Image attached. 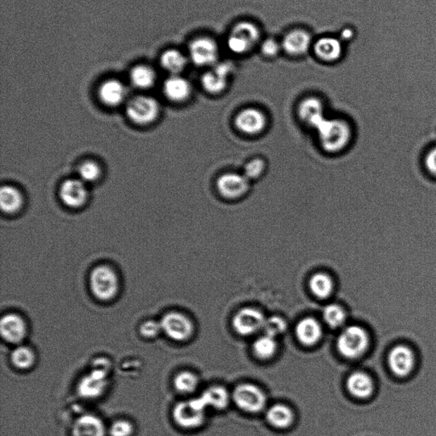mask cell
Returning <instances> with one entry per match:
<instances>
[{
	"mask_svg": "<svg viewBox=\"0 0 436 436\" xmlns=\"http://www.w3.org/2000/svg\"><path fill=\"white\" fill-rule=\"evenodd\" d=\"M316 130L322 148L328 153L341 152L352 139V129L344 120L325 118Z\"/></svg>",
	"mask_w": 436,
	"mask_h": 436,
	"instance_id": "obj_1",
	"label": "cell"
},
{
	"mask_svg": "<svg viewBox=\"0 0 436 436\" xmlns=\"http://www.w3.org/2000/svg\"><path fill=\"white\" fill-rule=\"evenodd\" d=\"M262 42V32L256 23L240 21L231 28L226 44L235 55L244 56L254 50Z\"/></svg>",
	"mask_w": 436,
	"mask_h": 436,
	"instance_id": "obj_2",
	"label": "cell"
},
{
	"mask_svg": "<svg viewBox=\"0 0 436 436\" xmlns=\"http://www.w3.org/2000/svg\"><path fill=\"white\" fill-rule=\"evenodd\" d=\"M89 287L97 299L109 301L119 292L120 281L115 270L107 265H100L89 275Z\"/></svg>",
	"mask_w": 436,
	"mask_h": 436,
	"instance_id": "obj_3",
	"label": "cell"
},
{
	"mask_svg": "<svg viewBox=\"0 0 436 436\" xmlns=\"http://www.w3.org/2000/svg\"><path fill=\"white\" fill-rule=\"evenodd\" d=\"M369 344L368 332L359 325H350L338 337L337 346L342 356L348 359H357L363 356Z\"/></svg>",
	"mask_w": 436,
	"mask_h": 436,
	"instance_id": "obj_4",
	"label": "cell"
},
{
	"mask_svg": "<svg viewBox=\"0 0 436 436\" xmlns=\"http://www.w3.org/2000/svg\"><path fill=\"white\" fill-rule=\"evenodd\" d=\"M220 49L211 37H197L189 43V58L195 66L211 68L219 62Z\"/></svg>",
	"mask_w": 436,
	"mask_h": 436,
	"instance_id": "obj_5",
	"label": "cell"
},
{
	"mask_svg": "<svg viewBox=\"0 0 436 436\" xmlns=\"http://www.w3.org/2000/svg\"><path fill=\"white\" fill-rule=\"evenodd\" d=\"M206 407L201 397L178 403L173 409L174 421L182 429H197L205 421Z\"/></svg>",
	"mask_w": 436,
	"mask_h": 436,
	"instance_id": "obj_6",
	"label": "cell"
},
{
	"mask_svg": "<svg viewBox=\"0 0 436 436\" xmlns=\"http://www.w3.org/2000/svg\"><path fill=\"white\" fill-rule=\"evenodd\" d=\"M235 67L231 62H218L209 68L201 77L202 87L211 95H219L229 85Z\"/></svg>",
	"mask_w": 436,
	"mask_h": 436,
	"instance_id": "obj_7",
	"label": "cell"
},
{
	"mask_svg": "<svg viewBox=\"0 0 436 436\" xmlns=\"http://www.w3.org/2000/svg\"><path fill=\"white\" fill-rule=\"evenodd\" d=\"M160 106L153 97L138 96L129 101L126 107V113L134 123L145 125L156 120Z\"/></svg>",
	"mask_w": 436,
	"mask_h": 436,
	"instance_id": "obj_8",
	"label": "cell"
},
{
	"mask_svg": "<svg viewBox=\"0 0 436 436\" xmlns=\"http://www.w3.org/2000/svg\"><path fill=\"white\" fill-rule=\"evenodd\" d=\"M162 331L166 335L177 342H183L192 336V322L182 313L173 311L166 313L161 320Z\"/></svg>",
	"mask_w": 436,
	"mask_h": 436,
	"instance_id": "obj_9",
	"label": "cell"
},
{
	"mask_svg": "<svg viewBox=\"0 0 436 436\" xmlns=\"http://www.w3.org/2000/svg\"><path fill=\"white\" fill-rule=\"evenodd\" d=\"M388 365L395 377L405 378L415 368L416 354L409 345H395L389 353Z\"/></svg>",
	"mask_w": 436,
	"mask_h": 436,
	"instance_id": "obj_10",
	"label": "cell"
},
{
	"mask_svg": "<svg viewBox=\"0 0 436 436\" xmlns=\"http://www.w3.org/2000/svg\"><path fill=\"white\" fill-rule=\"evenodd\" d=\"M218 190L223 198L235 201L246 195L250 189V180L244 174L225 173L218 178Z\"/></svg>",
	"mask_w": 436,
	"mask_h": 436,
	"instance_id": "obj_11",
	"label": "cell"
},
{
	"mask_svg": "<svg viewBox=\"0 0 436 436\" xmlns=\"http://www.w3.org/2000/svg\"><path fill=\"white\" fill-rule=\"evenodd\" d=\"M313 44L311 32L303 28H296V30L289 31L281 40L282 51L293 58L306 54L313 47Z\"/></svg>",
	"mask_w": 436,
	"mask_h": 436,
	"instance_id": "obj_12",
	"label": "cell"
},
{
	"mask_svg": "<svg viewBox=\"0 0 436 436\" xmlns=\"http://www.w3.org/2000/svg\"><path fill=\"white\" fill-rule=\"evenodd\" d=\"M234 401L239 409L248 413H258L263 409L266 398L258 387L252 385H242L235 389Z\"/></svg>",
	"mask_w": 436,
	"mask_h": 436,
	"instance_id": "obj_13",
	"label": "cell"
},
{
	"mask_svg": "<svg viewBox=\"0 0 436 436\" xmlns=\"http://www.w3.org/2000/svg\"><path fill=\"white\" fill-rule=\"evenodd\" d=\"M235 125L240 132L247 135H259L266 128L267 118L259 109L247 108L236 116Z\"/></svg>",
	"mask_w": 436,
	"mask_h": 436,
	"instance_id": "obj_14",
	"label": "cell"
},
{
	"mask_svg": "<svg viewBox=\"0 0 436 436\" xmlns=\"http://www.w3.org/2000/svg\"><path fill=\"white\" fill-rule=\"evenodd\" d=\"M313 51L321 62L335 63L343 56L344 46L341 39L332 36H324L313 42Z\"/></svg>",
	"mask_w": 436,
	"mask_h": 436,
	"instance_id": "obj_15",
	"label": "cell"
},
{
	"mask_svg": "<svg viewBox=\"0 0 436 436\" xmlns=\"http://www.w3.org/2000/svg\"><path fill=\"white\" fill-rule=\"evenodd\" d=\"M0 332L4 340L12 344H21L27 334V328L23 317L16 313H8L0 322Z\"/></svg>",
	"mask_w": 436,
	"mask_h": 436,
	"instance_id": "obj_16",
	"label": "cell"
},
{
	"mask_svg": "<svg viewBox=\"0 0 436 436\" xmlns=\"http://www.w3.org/2000/svg\"><path fill=\"white\" fill-rule=\"evenodd\" d=\"M107 372L94 369L87 376L81 378L78 385L80 397L85 399H96L104 393L108 387Z\"/></svg>",
	"mask_w": 436,
	"mask_h": 436,
	"instance_id": "obj_17",
	"label": "cell"
},
{
	"mask_svg": "<svg viewBox=\"0 0 436 436\" xmlns=\"http://www.w3.org/2000/svg\"><path fill=\"white\" fill-rule=\"evenodd\" d=\"M59 193L61 201L68 207L79 208L87 201V186L80 179H68L63 182Z\"/></svg>",
	"mask_w": 436,
	"mask_h": 436,
	"instance_id": "obj_18",
	"label": "cell"
},
{
	"mask_svg": "<svg viewBox=\"0 0 436 436\" xmlns=\"http://www.w3.org/2000/svg\"><path fill=\"white\" fill-rule=\"evenodd\" d=\"M265 320L262 313L256 309H244L234 318L233 325L242 335H251L263 328Z\"/></svg>",
	"mask_w": 436,
	"mask_h": 436,
	"instance_id": "obj_19",
	"label": "cell"
},
{
	"mask_svg": "<svg viewBox=\"0 0 436 436\" xmlns=\"http://www.w3.org/2000/svg\"><path fill=\"white\" fill-rule=\"evenodd\" d=\"M297 113L305 125L315 129L325 119L324 104L317 97H307L301 101Z\"/></svg>",
	"mask_w": 436,
	"mask_h": 436,
	"instance_id": "obj_20",
	"label": "cell"
},
{
	"mask_svg": "<svg viewBox=\"0 0 436 436\" xmlns=\"http://www.w3.org/2000/svg\"><path fill=\"white\" fill-rule=\"evenodd\" d=\"M99 96L101 103L109 107H116L125 101L127 89L120 80L110 79L100 85Z\"/></svg>",
	"mask_w": 436,
	"mask_h": 436,
	"instance_id": "obj_21",
	"label": "cell"
},
{
	"mask_svg": "<svg viewBox=\"0 0 436 436\" xmlns=\"http://www.w3.org/2000/svg\"><path fill=\"white\" fill-rule=\"evenodd\" d=\"M163 92L169 100L175 103H182L189 99L192 87L189 81L180 75H170L163 85Z\"/></svg>",
	"mask_w": 436,
	"mask_h": 436,
	"instance_id": "obj_22",
	"label": "cell"
},
{
	"mask_svg": "<svg viewBox=\"0 0 436 436\" xmlns=\"http://www.w3.org/2000/svg\"><path fill=\"white\" fill-rule=\"evenodd\" d=\"M104 423L99 417L92 414L81 416L73 423V436H105Z\"/></svg>",
	"mask_w": 436,
	"mask_h": 436,
	"instance_id": "obj_23",
	"label": "cell"
},
{
	"mask_svg": "<svg viewBox=\"0 0 436 436\" xmlns=\"http://www.w3.org/2000/svg\"><path fill=\"white\" fill-rule=\"evenodd\" d=\"M347 388L353 397L358 399H368L372 397L375 385L373 378L368 373L356 372L349 377Z\"/></svg>",
	"mask_w": 436,
	"mask_h": 436,
	"instance_id": "obj_24",
	"label": "cell"
},
{
	"mask_svg": "<svg viewBox=\"0 0 436 436\" xmlns=\"http://www.w3.org/2000/svg\"><path fill=\"white\" fill-rule=\"evenodd\" d=\"M296 333L301 344L311 346L316 344L321 337V328L313 318H305L297 325Z\"/></svg>",
	"mask_w": 436,
	"mask_h": 436,
	"instance_id": "obj_25",
	"label": "cell"
},
{
	"mask_svg": "<svg viewBox=\"0 0 436 436\" xmlns=\"http://www.w3.org/2000/svg\"><path fill=\"white\" fill-rule=\"evenodd\" d=\"M189 63V58L177 49H169L163 52L161 64L163 68L172 75H179Z\"/></svg>",
	"mask_w": 436,
	"mask_h": 436,
	"instance_id": "obj_26",
	"label": "cell"
},
{
	"mask_svg": "<svg viewBox=\"0 0 436 436\" xmlns=\"http://www.w3.org/2000/svg\"><path fill=\"white\" fill-rule=\"evenodd\" d=\"M130 82L138 89H149L153 87L156 80V73L148 65H137L130 73Z\"/></svg>",
	"mask_w": 436,
	"mask_h": 436,
	"instance_id": "obj_27",
	"label": "cell"
},
{
	"mask_svg": "<svg viewBox=\"0 0 436 436\" xmlns=\"http://www.w3.org/2000/svg\"><path fill=\"white\" fill-rule=\"evenodd\" d=\"M267 421L275 429L286 430L292 425L294 416L287 406L276 405L268 411Z\"/></svg>",
	"mask_w": 436,
	"mask_h": 436,
	"instance_id": "obj_28",
	"label": "cell"
},
{
	"mask_svg": "<svg viewBox=\"0 0 436 436\" xmlns=\"http://www.w3.org/2000/svg\"><path fill=\"white\" fill-rule=\"evenodd\" d=\"M22 194L11 186H4L0 190V206L6 213H15L23 206Z\"/></svg>",
	"mask_w": 436,
	"mask_h": 436,
	"instance_id": "obj_29",
	"label": "cell"
},
{
	"mask_svg": "<svg viewBox=\"0 0 436 436\" xmlns=\"http://www.w3.org/2000/svg\"><path fill=\"white\" fill-rule=\"evenodd\" d=\"M201 398L206 406H211L217 409H225L230 401L229 394L222 387H213L207 390Z\"/></svg>",
	"mask_w": 436,
	"mask_h": 436,
	"instance_id": "obj_30",
	"label": "cell"
},
{
	"mask_svg": "<svg viewBox=\"0 0 436 436\" xmlns=\"http://www.w3.org/2000/svg\"><path fill=\"white\" fill-rule=\"evenodd\" d=\"M11 360L16 368L25 370L35 366L36 357L32 349L27 346H19L12 351Z\"/></svg>",
	"mask_w": 436,
	"mask_h": 436,
	"instance_id": "obj_31",
	"label": "cell"
},
{
	"mask_svg": "<svg viewBox=\"0 0 436 436\" xmlns=\"http://www.w3.org/2000/svg\"><path fill=\"white\" fill-rule=\"evenodd\" d=\"M309 287L316 297L320 299H327L333 290L332 280L329 275L319 273L311 277L309 280Z\"/></svg>",
	"mask_w": 436,
	"mask_h": 436,
	"instance_id": "obj_32",
	"label": "cell"
},
{
	"mask_svg": "<svg viewBox=\"0 0 436 436\" xmlns=\"http://www.w3.org/2000/svg\"><path fill=\"white\" fill-rule=\"evenodd\" d=\"M277 344L275 337L265 335L258 338L254 344L256 356L261 359H268L274 356Z\"/></svg>",
	"mask_w": 436,
	"mask_h": 436,
	"instance_id": "obj_33",
	"label": "cell"
},
{
	"mask_svg": "<svg viewBox=\"0 0 436 436\" xmlns=\"http://www.w3.org/2000/svg\"><path fill=\"white\" fill-rule=\"evenodd\" d=\"M174 386L178 392L192 393L197 388L198 378L192 373L182 372L174 378Z\"/></svg>",
	"mask_w": 436,
	"mask_h": 436,
	"instance_id": "obj_34",
	"label": "cell"
},
{
	"mask_svg": "<svg viewBox=\"0 0 436 436\" xmlns=\"http://www.w3.org/2000/svg\"><path fill=\"white\" fill-rule=\"evenodd\" d=\"M323 317L327 324L332 328H340L344 324L346 313L343 309L336 304H330L325 307Z\"/></svg>",
	"mask_w": 436,
	"mask_h": 436,
	"instance_id": "obj_35",
	"label": "cell"
},
{
	"mask_svg": "<svg viewBox=\"0 0 436 436\" xmlns=\"http://www.w3.org/2000/svg\"><path fill=\"white\" fill-rule=\"evenodd\" d=\"M79 177L85 183L96 182L101 175V169L96 163L93 161L84 162L78 170Z\"/></svg>",
	"mask_w": 436,
	"mask_h": 436,
	"instance_id": "obj_36",
	"label": "cell"
},
{
	"mask_svg": "<svg viewBox=\"0 0 436 436\" xmlns=\"http://www.w3.org/2000/svg\"><path fill=\"white\" fill-rule=\"evenodd\" d=\"M287 323L278 316H273L265 320L263 328L266 335L275 337L286 331Z\"/></svg>",
	"mask_w": 436,
	"mask_h": 436,
	"instance_id": "obj_37",
	"label": "cell"
},
{
	"mask_svg": "<svg viewBox=\"0 0 436 436\" xmlns=\"http://www.w3.org/2000/svg\"><path fill=\"white\" fill-rule=\"evenodd\" d=\"M266 165L262 158H256L248 162L244 168V175L249 180H255L264 173Z\"/></svg>",
	"mask_w": 436,
	"mask_h": 436,
	"instance_id": "obj_38",
	"label": "cell"
},
{
	"mask_svg": "<svg viewBox=\"0 0 436 436\" xmlns=\"http://www.w3.org/2000/svg\"><path fill=\"white\" fill-rule=\"evenodd\" d=\"M260 51L267 58H275L282 51L281 42L274 38H268L260 43Z\"/></svg>",
	"mask_w": 436,
	"mask_h": 436,
	"instance_id": "obj_39",
	"label": "cell"
},
{
	"mask_svg": "<svg viewBox=\"0 0 436 436\" xmlns=\"http://www.w3.org/2000/svg\"><path fill=\"white\" fill-rule=\"evenodd\" d=\"M134 428L132 423L125 419H119L110 426L109 433L111 436H130L132 435Z\"/></svg>",
	"mask_w": 436,
	"mask_h": 436,
	"instance_id": "obj_40",
	"label": "cell"
},
{
	"mask_svg": "<svg viewBox=\"0 0 436 436\" xmlns=\"http://www.w3.org/2000/svg\"><path fill=\"white\" fill-rule=\"evenodd\" d=\"M141 335L145 338H154L160 335L162 331L161 322L147 320L140 325Z\"/></svg>",
	"mask_w": 436,
	"mask_h": 436,
	"instance_id": "obj_41",
	"label": "cell"
},
{
	"mask_svg": "<svg viewBox=\"0 0 436 436\" xmlns=\"http://www.w3.org/2000/svg\"><path fill=\"white\" fill-rule=\"evenodd\" d=\"M423 161L427 172L436 178V146L428 151Z\"/></svg>",
	"mask_w": 436,
	"mask_h": 436,
	"instance_id": "obj_42",
	"label": "cell"
},
{
	"mask_svg": "<svg viewBox=\"0 0 436 436\" xmlns=\"http://www.w3.org/2000/svg\"><path fill=\"white\" fill-rule=\"evenodd\" d=\"M353 36V32L350 30H345L342 34V38L344 39H349Z\"/></svg>",
	"mask_w": 436,
	"mask_h": 436,
	"instance_id": "obj_43",
	"label": "cell"
}]
</instances>
